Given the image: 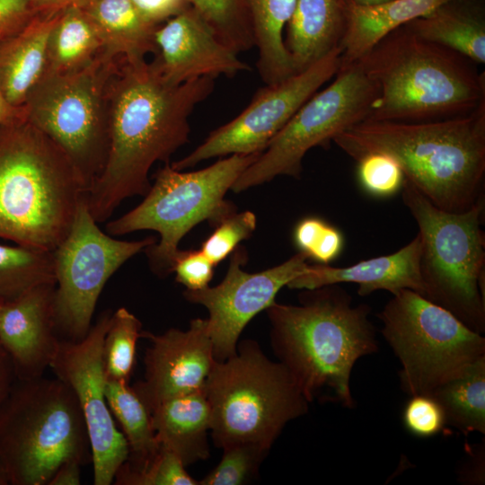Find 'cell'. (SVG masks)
I'll return each mask as SVG.
<instances>
[{
  "instance_id": "obj_36",
  "label": "cell",
  "mask_w": 485,
  "mask_h": 485,
  "mask_svg": "<svg viewBox=\"0 0 485 485\" xmlns=\"http://www.w3.org/2000/svg\"><path fill=\"white\" fill-rule=\"evenodd\" d=\"M117 485H198L186 471L177 454L160 444L154 457L140 471L117 472L113 481Z\"/></svg>"
},
{
  "instance_id": "obj_28",
  "label": "cell",
  "mask_w": 485,
  "mask_h": 485,
  "mask_svg": "<svg viewBox=\"0 0 485 485\" xmlns=\"http://www.w3.org/2000/svg\"><path fill=\"white\" fill-rule=\"evenodd\" d=\"M105 393L111 414L119 422L128 448V458L118 471L138 472L160 448L151 411L128 383L107 381Z\"/></svg>"
},
{
  "instance_id": "obj_14",
  "label": "cell",
  "mask_w": 485,
  "mask_h": 485,
  "mask_svg": "<svg viewBox=\"0 0 485 485\" xmlns=\"http://www.w3.org/2000/svg\"><path fill=\"white\" fill-rule=\"evenodd\" d=\"M340 55L338 47L302 72L259 89L239 115L171 166L182 171L213 157L262 153L299 108L336 75Z\"/></svg>"
},
{
  "instance_id": "obj_18",
  "label": "cell",
  "mask_w": 485,
  "mask_h": 485,
  "mask_svg": "<svg viewBox=\"0 0 485 485\" xmlns=\"http://www.w3.org/2000/svg\"><path fill=\"white\" fill-rule=\"evenodd\" d=\"M154 42L153 62L172 84L251 70L191 5L162 23L155 31Z\"/></svg>"
},
{
  "instance_id": "obj_15",
  "label": "cell",
  "mask_w": 485,
  "mask_h": 485,
  "mask_svg": "<svg viewBox=\"0 0 485 485\" xmlns=\"http://www.w3.org/2000/svg\"><path fill=\"white\" fill-rule=\"evenodd\" d=\"M112 313L104 312L78 341L61 340L49 368L74 392L84 419L94 485L113 483L128 455L127 441L108 405L102 343Z\"/></svg>"
},
{
  "instance_id": "obj_10",
  "label": "cell",
  "mask_w": 485,
  "mask_h": 485,
  "mask_svg": "<svg viewBox=\"0 0 485 485\" xmlns=\"http://www.w3.org/2000/svg\"><path fill=\"white\" fill-rule=\"evenodd\" d=\"M117 59L102 52L78 71L45 74L23 105L26 119L68 156L87 193L108 158L107 86Z\"/></svg>"
},
{
  "instance_id": "obj_50",
  "label": "cell",
  "mask_w": 485,
  "mask_h": 485,
  "mask_svg": "<svg viewBox=\"0 0 485 485\" xmlns=\"http://www.w3.org/2000/svg\"><path fill=\"white\" fill-rule=\"evenodd\" d=\"M0 304H1V301H0Z\"/></svg>"
},
{
  "instance_id": "obj_7",
  "label": "cell",
  "mask_w": 485,
  "mask_h": 485,
  "mask_svg": "<svg viewBox=\"0 0 485 485\" xmlns=\"http://www.w3.org/2000/svg\"><path fill=\"white\" fill-rule=\"evenodd\" d=\"M211 408L210 435L216 447L252 443L272 446L310 401L289 371L246 340L225 361H215L204 384Z\"/></svg>"
},
{
  "instance_id": "obj_48",
  "label": "cell",
  "mask_w": 485,
  "mask_h": 485,
  "mask_svg": "<svg viewBox=\"0 0 485 485\" xmlns=\"http://www.w3.org/2000/svg\"><path fill=\"white\" fill-rule=\"evenodd\" d=\"M355 4L360 5V6H375L379 4H383L385 3H388L392 0H350Z\"/></svg>"
},
{
  "instance_id": "obj_13",
  "label": "cell",
  "mask_w": 485,
  "mask_h": 485,
  "mask_svg": "<svg viewBox=\"0 0 485 485\" xmlns=\"http://www.w3.org/2000/svg\"><path fill=\"white\" fill-rule=\"evenodd\" d=\"M85 197L73 224L53 251L54 317L61 340H83L92 326L99 296L109 278L129 259L155 243L154 237L123 241L101 231Z\"/></svg>"
},
{
  "instance_id": "obj_42",
  "label": "cell",
  "mask_w": 485,
  "mask_h": 485,
  "mask_svg": "<svg viewBox=\"0 0 485 485\" xmlns=\"http://www.w3.org/2000/svg\"><path fill=\"white\" fill-rule=\"evenodd\" d=\"M150 22L161 25L190 5L189 0H131Z\"/></svg>"
},
{
  "instance_id": "obj_22",
  "label": "cell",
  "mask_w": 485,
  "mask_h": 485,
  "mask_svg": "<svg viewBox=\"0 0 485 485\" xmlns=\"http://www.w3.org/2000/svg\"><path fill=\"white\" fill-rule=\"evenodd\" d=\"M59 12L42 13L19 32L0 40V84L13 106L24 105L46 73L48 38Z\"/></svg>"
},
{
  "instance_id": "obj_16",
  "label": "cell",
  "mask_w": 485,
  "mask_h": 485,
  "mask_svg": "<svg viewBox=\"0 0 485 485\" xmlns=\"http://www.w3.org/2000/svg\"><path fill=\"white\" fill-rule=\"evenodd\" d=\"M246 260V251L238 246L233 251L226 275L220 284L183 292L188 301L201 304L208 311L207 331L217 362L236 353L238 340L245 326L274 304L278 291L303 274L309 265L307 257L299 251L285 262L256 273L242 269Z\"/></svg>"
},
{
  "instance_id": "obj_5",
  "label": "cell",
  "mask_w": 485,
  "mask_h": 485,
  "mask_svg": "<svg viewBox=\"0 0 485 485\" xmlns=\"http://www.w3.org/2000/svg\"><path fill=\"white\" fill-rule=\"evenodd\" d=\"M357 62L379 89L371 120L424 122L467 114L485 99L484 72L401 25Z\"/></svg>"
},
{
  "instance_id": "obj_33",
  "label": "cell",
  "mask_w": 485,
  "mask_h": 485,
  "mask_svg": "<svg viewBox=\"0 0 485 485\" xmlns=\"http://www.w3.org/2000/svg\"><path fill=\"white\" fill-rule=\"evenodd\" d=\"M209 23L217 37L235 52L254 47L249 15L243 0H189Z\"/></svg>"
},
{
  "instance_id": "obj_25",
  "label": "cell",
  "mask_w": 485,
  "mask_h": 485,
  "mask_svg": "<svg viewBox=\"0 0 485 485\" xmlns=\"http://www.w3.org/2000/svg\"><path fill=\"white\" fill-rule=\"evenodd\" d=\"M451 1L392 0L375 6H360L349 0L347 27L340 42V69L356 62L392 30Z\"/></svg>"
},
{
  "instance_id": "obj_45",
  "label": "cell",
  "mask_w": 485,
  "mask_h": 485,
  "mask_svg": "<svg viewBox=\"0 0 485 485\" xmlns=\"http://www.w3.org/2000/svg\"><path fill=\"white\" fill-rule=\"evenodd\" d=\"M16 380L10 357L0 345V408Z\"/></svg>"
},
{
  "instance_id": "obj_2",
  "label": "cell",
  "mask_w": 485,
  "mask_h": 485,
  "mask_svg": "<svg viewBox=\"0 0 485 485\" xmlns=\"http://www.w3.org/2000/svg\"><path fill=\"white\" fill-rule=\"evenodd\" d=\"M332 141L356 161L390 155L405 181L443 210L463 212L484 197L485 99L472 111L444 119H366Z\"/></svg>"
},
{
  "instance_id": "obj_35",
  "label": "cell",
  "mask_w": 485,
  "mask_h": 485,
  "mask_svg": "<svg viewBox=\"0 0 485 485\" xmlns=\"http://www.w3.org/2000/svg\"><path fill=\"white\" fill-rule=\"evenodd\" d=\"M293 240L299 252L324 265L335 260L344 246L342 233L317 216L300 220L294 229Z\"/></svg>"
},
{
  "instance_id": "obj_24",
  "label": "cell",
  "mask_w": 485,
  "mask_h": 485,
  "mask_svg": "<svg viewBox=\"0 0 485 485\" xmlns=\"http://www.w3.org/2000/svg\"><path fill=\"white\" fill-rule=\"evenodd\" d=\"M78 4L94 26L107 56L140 59L156 53L154 33L160 25L147 21L131 0H82Z\"/></svg>"
},
{
  "instance_id": "obj_1",
  "label": "cell",
  "mask_w": 485,
  "mask_h": 485,
  "mask_svg": "<svg viewBox=\"0 0 485 485\" xmlns=\"http://www.w3.org/2000/svg\"><path fill=\"white\" fill-rule=\"evenodd\" d=\"M214 87L213 77L172 84L153 61L117 59L107 86L108 158L85 196L97 223L106 222L124 199L147 193L151 167L168 163L189 141V118Z\"/></svg>"
},
{
  "instance_id": "obj_27",
  "label": "cell",
  "mask_w": 485,
  "mask_h": 485,
  "mask_svg": "<svg viewBox=\"0 0 485 485\" xmlns=\"http://www.w3.org/2000/svg\"><path fill=\"white\" fill-rule=\"evenodd\" d=\"M251 25L256 66L265 84L278 83L294 75L284 43V31L295 0H243Z\"/></svg>"
},
{
  "instance_id": "obj_17",
  "label": "cell",
  "mask_w": 485,
  "mask_h": 485,
  "mask_svg": "<svg viewBox=\"0 0 485 485\" xmlns=\"http://www.w3.org/2000/svg\"><path fill=\"white\" fill-rule=\"evenodd\" d=\"M141 338L150 346L144 357V379L132 387L151 412L170 398L204 388L216 361L207 319L192 320L186 331H142Z\"/></svg>"
},
{
  "instance_id": "obj_4",
  "label": "cell",
  "mask_w": 485,
  "mask_h": 485,
  "mask_svg": "<svg viewBox=\"0 0 485 485\" xmlns=\"http://www.w3.org/2000/svg\"><path fill=\"white\" fill-rule=\"evenodd\" d=\"M86 193L50 137L26 119L0 124V238L54 251Z\"/></svg>"
},
{
  "instance_id": "obj_12",
  "label": "cell",
  "mask_w": 485,
  "mask_h": 485,
  "mask_svg": "<svg viewBox=\"0 0 485 485\" xmlns=\"http://www.w3.org/2000/svg\"><path fill=\"white\" fill-rule=\"evenodd\" d=\"M378 96L377 84L358 62L340 69L329 86L299 108L231 190L238 193L278 175L299 179L305 154L314 146H328L338 134L367 119Z\"/></svg>"
},
{
  "instance_id": "obj_26",
  "label": "cell",
  "mask_w": 485,
  "mask_h": 485,
  "mask_svg": "<svg viewBox=\"0 0 485 485\" xmlns=\"http://www.w3.org/2000/svg\"><path fill=\"white\" fill-rule=\"evenodd\" d=\"M421 39L438 44L475 64L485 63V22L481 11L464 0L448 2L405 24Z\"/></svg>"
},
{
  "instance_id": "obj_19",
  "label": "cell",
  "mask_w": 485,
  "mask_h": 485,
  "mask_svg": "<svg viewBox=\"0 0 485 485\" xmlns=\"http://www.w3.org/2000/svg\"><path fill=\"white\" fill-rule=\"evenodd\" d=\"M55 287L42 285L0 304V345L18 380L42 376L56 354L60 339L54 317Z\"/></svg>"
},
{
  "instance_id": "obj_29",
  "label": "cell",
  "mask_w": 485,
  "mask_h": 485,
  "mask_svg": "<svg viewBox=\"0 0 485 485\" xmlns=\"http://www.w3.org/2000/svg\"><path fill=\"white\" fill-rule=\"evenodd\" d=\"M103 52L102 42L78 4L60 10L48 43L45 74L78 71Z\"/></svg>"
},
{
  "instance_id": "obj_11",
  "label": "cell",
  "mask_w": 485,
  "mask_h": 485,
  "mask_svg": "<svg viewBox=\"0 0 485 485\" xmlns=\"http://www.w3.org/2000/svg\"><path fill=\"white\" fill-rule=\"evenodd\" d=\"M381 332L401 364V388L408 395L430 394L485 355V339L447 309L403 289L377 313Z\"/></svg>"
},
{
  "instance_id": "obj_31",
  "label": "cell",
  "mask_w": 485,
  "mask_h": 485,
  "mask_svg": "<svg viewBox=\"0 0 485 485\" xmlns=\"http://www.w3.org/2000/svg\"><path fill=\"white\" fill-rule=\"evenodd\" d=\"M56 285L53 251L0 244V301L17 299L42 286Z\"/></svg>"
},
{
  "instance_id": "obj_30",
  "label": "cell",
  "mask_w": 485,
  "mask_h": 485,
  "mask_svg": "<svg viewBox=\"0 0 485 485\" xmlns=\"http://www.w3.org/2000/svg\"><path fill=\"white\" fill-rule=\"evenodd\" d=\"M441 405L446 426L463 435L485 434V355L430 393Z\"/></svg>"
},
{
  "instance_id": "obj_3",
  "label": "cell",
  "mask_w": 485,
  "mask_h": 485,
  "mask_svg": "<svg viewBox=\"0 0 485 485\" xmlns=\"http://www.w3.org/2000/svg\"><path fill=\"white\" fill-rule=\"evenodd\" d=\"M304 290L299 304L266 309L274 354L310 402L325 392L327 400L353 409V367L378 350L371 307L354 304L339 284Z\"/></svg>"
},
{
  "instance_id": "obj_46",
  "label": "cell",
  "mask_w": 485,
  "mask_h": 485,
  "mask_svg": "<svg viewBox=\"0 0 485 485\" xmlns=\"http://www.w3.org/2000/svg\"><path fill=\"white\" fill-rule=\"evenodd\" d=\"M26 119L24 106L12 105L4 97L0 84V124Z\"/></svg>"
},
{
  "instance_id": "obj_37",
  "label": "cell",
  "mask_w": 485,
  "mask_h": 485,
  "mask_svg": "<svg viewBox=\"0 0 485 485\" xmlns=\"http://www.w3.org/2000/svg\"><path fill=\"white\" fill-rule=\"evenodd\" d=\"M357 162V181L367 194L375 198H389L401 191L405 179L401 166L392 157L373 153Z\"/></svg>"
},
{
  "instance_id": "obj_49",
  "label": "cell",
  "mask_w": 485,
  "mask_h": 485,
  "mask_svg": "<svg viewBox=\"0 0 485 485\" xmlns=\"http://www.w3.org/2000/svg\"><path fill=\"white\" fill-rule=\"evenodd\" d=\"M9 479L6 472L0 463V485H9Z\"/></svg>"
},
{
  "instance_id": "obj_20",
  "label": "cell",
  "mask_w": 485,
  "mask_h": 485,
  "mask_svg": "<svg viewBox=\"0 0 485 485\" xmlns=\"http://www.w3.org/2000/svg\"><path fill=\"white\" fill-rule=\"evenodd\" d=\"M422 242L418 234L399 251L374 257L348 267L309 264L306 270L294 278L287 287L293 289H314L327 285L354 283L357 294L366 296L377 290L396 295L410 289L423 295L424 285L419 261Z\"/></svg>"
},
{
  "instance_id": "obj_8",
  "label": "cell",
  "mask_w": 485,
  "mask_h": 485,
  "mask_svg": "<svg viewBox=\"0 0 485 485\" xmlns=\"http://www.w3.org/2000/svg\"><path fill=\"white\" fill-rule=\"evenodd\" d=\"M401 192L422 242L423 296L484 333L485 198L466 211L453 213L434 206L406 181Z\"/></svg>"
},
{
  "instance_id": "obj_6",
  "label": "cell",
  "mask_w": 485,
  "mask_h": 485,
  "mask_svg": "<svg viewBox=\"0 0 485 485\" xmlns=\"http://www.w3.org/2000/svg\"><path fill=\"white\" fill-rule=\"evenodd\" d=\"M66 461L92 462L84 416L60 379H16L0 408V463L11 485H48Z\"/></svg>"
},
{
  "instance_id": "obj_34",
  "label": "cell",
  "mask_w": 485,
  "mask_h": 485,
  "mask_svg": "<svg viewBox=\"0 0 485 485\" xmlns=\"http://www.w3.org/2000/svg\"><path fill=\"white\" fill-rule=\"evenodd\" d=\"M218 464L198 485H242L250 481L267 455L269 448L252 443L225 446Z\"/></svg>"
},
{
  "instance_id": "obj_32",
  "label": "cell",
  "mask_w": 485,
  "mask_h": 485,
  "mask_svg": "<svg viewBox=\"0 0 485 485\" xmlns=\"http://www.w3.org/2000/svg\"><path fill=\"white\" fill-rule=\"evenodd\" d=\"M141 322L127 308L112 313L102 343V361L107 381L128 383L136 361Z\"/></svg>"
},
{
  "instance_id": "obj_39",
  "label": "cell",
  "mask_w": 485,
  "mask_h": 485,
  "mask_svg": "<svg viewBox=\"0 0 485 485\" xmlns=\"http://www.w3.org/2000/svg\"><path fill=\"white\" fill-rule=\"evenodd\" d=\"M410 397L402 410L405 428L419 437H429L440 433L446 422L439 402L430 394Z\"/></svg>"
},
{
  "instance_id": "obj_47",
  "label": "cell",
  "mask_w": 485,
  "mask_h": 485,
  "mask_svg": "<svg viewBox=\"0 0 485 485\" xmlns=\"http://www.w3.org/2000/svg\"><path fill=\"white\" fill-rule=\"evenodd\" d=\"M82 0H32L42 13L59 11L68 5L80 3Z\"/></svg>"
},
{
  "instance_id": "obj_40",
  "label": "cell",
  "mask_w": 485,
  "mask_h": 485,
  "mask_svg": "<svg viewBox=\"0 0 485 485\" xmlns=\"http://www.w3.org/2000/svg\"><path fill=\"white\" fill-rule=\"evenodd\" d=\"M215 264L199 250L178 251L172 267L177 282L189 290L208 287L214 275Z\"/></svg>"
},
{
  "instance_id": "obj_23",
  "label": "cell",
  "mask_w": 485,
  "mask_h": 485,
  "mask_svg": "<svg viewBox=\"0 0 485 485\" xmlns=\"http://www.w3.org/2000/svg\"><path fill=\"white\" fill-rule=\"evenodd\" d=\"M151 414L159 443L186 467L209 457L211 408L204 389L170 398Z\"/></svg>"
},
{
  "instance_id": "obj_43",
  "label": "cell",
  "mask_w": 485,
  "mask_h": 485,
  "mask_svg": "<svg viewBox=\"0 0 485 485\" xmlns=\"http://www.w3.org/2000/svg\"><path fill=\"white\" fill-rule=\"evenodd\" d=\"M484 444L468 448L467 459L458 472L459 481L464 484L484 483Z\"/></svg>"
},
{
  "instance_id": "obj_41",
  "label": "cell",
  "mask_w": 485,
  "mask_h": 485,
  "mask_svg": "<svg viewBox=\"0 0 485 485\" xmlns=\"http://www.w3.org/2000/svg\"><path fill=\"white\" fill-rule=\"evenodd\" d=\"M40 13L32 0H0V40L19 32Z\"/></svg>"
},
{
  "instance_id": "obj_21",
  "label": "cell",
  "mask_w": 485,
  "mask_h": 485,
  "mask_svg": "<svg viewBox=\"0 0 485 485\" xmlns=\"http://www.w3.org/2000/svg\"><path fill=\"white\" fill-rule=\"evenodd\" d=\"M349 0H295L284 43L295 74L340 47Z\"/></svg>"
},
{
  "instance_id": "obj_38",
  "label": "cell",
  "mask_w": 485,
  "mask_h": 485,
  "mask_svg": "<svg viewBox=\"0 0 485 485\" xmlns=\"http://www.w3.org/2000/svg\"><path fill=\"white\" fill-rule=\"evenodd\" d=\"M256 216L251 211L234 213L221 222L202 243L200 251L216 265L248 239L256 228Z\"/></svg>"
},
{
  "instance_id": "obj_9",
  "label": "cell",
  "mask_w": 485,
  "mask_h": 485,
  "mask_svg": "<svg viewBox=\"0 0 485 485\" xmlns=\"http://www.w3.org/2000/svg\"><path fill=\"white\" fill-rule=\"evenodd\" d=\"M260 154H230L194 172L178 171L166 163L154 175V184L144 200L108 222L107 234L118 236L140 230L157 232L160 241L145 251L156 273L172 272L180 241L190 229L203 221L216 227L236 212L225 195Z\"/></svg>"
},
{
  "instance_id": "obj_44",
  "label": "cell",
  "mask_w": 485,
  "mask_h": 485,
  "mask_svg": "<svg viewBox=\"0 0 485 485\" xmlns=\"http://www.w3.org/2000/svg\"><path fill=\"white\" fill-rule=\"evenodd\" d=\"M83 464L77 461L63 463L54 472L48 485H79L80 469Z\"/></svg>"
}]
</instances>
